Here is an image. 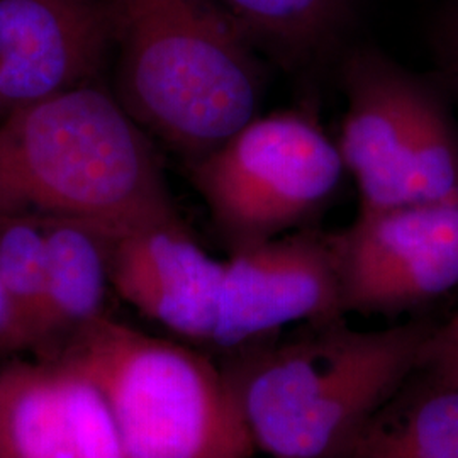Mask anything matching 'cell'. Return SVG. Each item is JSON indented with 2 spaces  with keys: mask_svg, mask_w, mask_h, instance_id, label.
<instances>
[{
  "mask_svg": "<svg viewBox=\"0 0 458 458\" xmlns=\"http://www.w3.org/2000/svg\"><path fill=\"white\" fill-rule=\"evenodd\" d=\"M0 216L79 221L111 240L181 221L148 132L92 83L0 119Z\"/></svg>",
  "mask_w": 458,
  "mask_h": 458,
  "instance_id": "1",
  "label": "cell"
},
{
  "mask_svg": "<svg viewBox=\"0 0 458 458\" xmlns=\"http://www.w3.org/2000/svg\"><path fill=\"white\" fill-rule=\"evenodd\" d=\"M58 359L98 384L126 458H251L257 452L226 369L187 344L104 314L72 335Z\"/></svg>",
  "mask_w": 458,
  "mask_h": 458,
  "instance_id": "4",
  "label": "cell"
},
{
  "mask_svg": "<svg viewBox=\"0 0 458 458\" xmlns=\"http://www.w3.org/2000/svg\"><path fill=\"white\" fill-rule=\"evenodd\" d=\"M0 458H126L98 384L77 365L14 363L0 372Z\"/></svg>",
  "mask_w": 458,
  "mask_h": 458,
  "instance_id": "10",
  "label": "cell"
},
{
  "mask_svg": "<svg viewBox=\"0 0 458 458\" xmlns=\"http://www.w3.org/2000/svg\"><path fill=\"white\" fill-rule=\"evenodd\" d=\"M331 242L344 316H395L458 287V204L359 213Z\"/></svg>",
  "mask_w": 458,
  "mask_h": 458,
  "instance_id": "7",
  "label": "cell"
},
{
  "mask_svg": "<svg viewBox=\"0 0 458 458\" xmlns=\"http://www.w3.org/2000/svg\"><path fill=\"white\" fill-rule=\"evenodd\" d=\"M248 34L285 68L323 58L342 34L352 0H216Z\"/></svg>",
  "mask_w": 458,
  "mask_h": 458,
  "instance_id": "14",
  "label": "cell"
},
{
  "mask_svg": "<svg viewBox=\"0 0 458 458\" xmlns=\"http://www.w3.org/2000/svg\"><path fill=\"white\" fill-rule=\"evenodd\" d=\"M437 49L442 87L458 102V7L446 17L438 34Z\"/></svg>",
  "mask_w": 458,
  "mask_h": 458,
  "instance_id": "17",
  "label": "cell"
},
{
  "mask_svg": "<svg viewBox=\"0 0 458 458\" xmlns=\"http://www.w3.org/2000/svg\"><path fill=\"white\" fill-rule=\"evenodd\" d=\"M435 325L360 331L344 319L267 340L226 365L257 450L274 458H344L416 374Z\"/></svg>",
  "mask_w": 458,
  "mask_h": 458,
  "instance_id": "2",
  "label": "cell"
},
{
  "mask_svg": "<svg viewBox=\"0 0 458 458\" xmlns=\"http://www.w3.org/2000/svg\"><path fill=\"white\" fill-rule=\"evenodd\" d=\"M16 350H22V348L19 344L16 325H14V319H13V314L9 310L7 299L4 294V287L0 282V353L16 352Z\"/></svg>",
  "mask_w": 458,
  "mask_h": 458,
  "instance_id": "18",
  "label": "cell"
},
{
  "mask_svg": "<svg viewBox=\"0 0 458 458\" xmlns=\"http://www.w3.org/2000/svg\"><path fill=\"white\" fill-rule=\"evenodd\" d=\"M0 282L21 348L43 346L47 242L41 219L0 216Z\"/></svg>",
  "mask_w": 458,
  "mask_h": 458,
  "instance_id": "15",
  "label": "cell"
},
{
  "mask_svg": "<svg viewBox=\"0 0 458 458\" xmlns=\"http://www.w3.org/2000/svg\"><path fill=\"white\" fill-rule=\"evenodd\" d=\"M344 318L331 233L295 229L231 251L211 344L233 353L272 340L291 325Z\"/></svg>",
  "mask_w": 458,
  "mask_h": 458,
  "instance_id": "8",
  "label": "cell"
},
{
  "mask_svg": "<svg viewBox=\"0 0 458 458\" xmlns=\"http://www.w3.org/2000/svg\"><path fill=\"white\" fill-rule=\"evenodd\" d=\"M416 374H423L426 384L458 387V311L446 323L433 327Z\"/></svg>",
  "mask_w": 458,
  "mask_h": 458,
  "instance_id": "16",
  "label": "cell"
},
{
  "mask_svg": "<svg viewBox=\"0 0 458 458\" xmlns=\"http://www.w3.org/2000/svg\"><path fill=\"white\" fill-rule=\"evenodd\" d=\"M111 43L106 0H0V119L90 83Z\"/></svg>",
  "mask_w": 458,
  "mask_h": 458,
  "instance_id": "9",
  "label": "cell"
},
{
  "mask_svg": "<svg viewBox=\"0 0 458 458\" xmlns=\"http://www.w3.org/2000/svg\"><path fill=\"white\" fill-rule=\"evenodd\" d=\"M346 111L336 141L359 213L458 204V124L442 85L374 48L342 66Z\"/></svg>",
  "mask_w": 458,
  "mask_h": 458,
  "instance_id": "5",
  "label": "cell"
},
{
  "mask_svg": "<svg viewBox=\"0 0 458 458\" xmlns=\"http://www.w3.org/2000/svg\"><path fill=\"white\" fill-rule=\"evenodd\" d=\"M119 48L115 96L189 164L260 114L265 68L216 0H106Z\"/></svg>",
  "mask_w": 458,
  "mask_h": 458,
  "instance_id": "3",
  "label": "cell"
},
{
  "mask_svg": "<svg viewBox=\"0 0 458 458\" xmlns=\"http://www.w3.org/2000/svg\"><path fill=\"white\" fill-rule=\"evenodd\" d=\"M406 387V386H404ZM404 387L377 412L344 458H458V387Z\"/></svg>",
  "mask_w": 458,
  "mask_h": 458,
  "instance_id": "13",
  "label": "cell"
},
{
  "mask_svg": "<svg viewBox=\"0 0 458 458\" xmlns=\"http://www.w3.org/2000/svg\"><path fill=\"white\" fill-rule=\"evenodd\" d=\"M225 260L211 257L181 221L111 242L115 294L136 311L196 344H211Z\"/></svg>",
  "mask_w": 458,
  "mask_h": 458,
  "instance_id": "11",
  "label": "cell"
},
{
  "mask_svg": "<svg viewBox=\"0 0 458 458\" xmlns=\"http://www.w3.org/2000/svg\"><path fill=\"white\" fill-rule=\"evenodd\" d=\"M47 242V308L43 344L66 342L104 316L111 287V238L70 219H41Z\"/></svg>",
  "mask_w": 458,
  "mask_h": 458,
  "instance_id": "12",
  "label": "cell"
},
{
  "mask_svg": "<svg viewBox=\"0 0 458 458\" xmlns=\"http://www.w3.org/2000/svg\"><path fill=\"white\" fill-rule=\"evenodd\" d=\"M189 168L231 251L295 231L346 172L336 141L301 111L257 115Z\"/></svg>",
  "mask_w": 458,
  "mask_h": 458,
  "instance_id": "6",
  "label": "cell"
}]
</instances>
